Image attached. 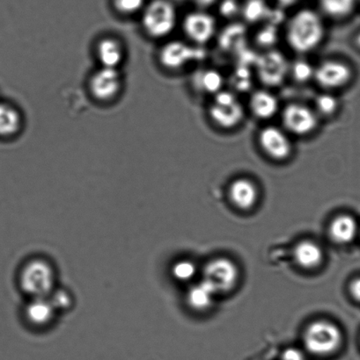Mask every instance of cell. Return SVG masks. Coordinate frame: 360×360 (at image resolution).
<instances>
[{"label": "cell", "mask_w": 360, "mask_h": 360, "mask_svg": "<svg viewBox=\"0 0 360 360\" xmlns=\"http://www.w3.org/2000/svg\"><path fill=\"white\" fill-rule=\"evenodd\" d=\"M280 360H306V355L301 349L289 347L282 352Z\"/></svg>", "instance_id": "cell-32"}, {"label": "cell", "mask_w": 360, "mask_h": 360, "mask_svg": "<svg viewBox=\"0 0 360 360\" xmlns=\"http://www.w3.org/2000/svg\"><path fill=\"white\" fill-rule=\"evenodd\" d=\"M49 302L56 310H63L68 309L72 303L70 295L63 290L52 291L48 296Z\"/></svg>", "instance_id": "cell-31"}, {"label": "cell", "mask_w": 360, "mask_h": 360, "mask_svg": "<svg viewBox=\"0 0 360 360\" xmlns=\"http://www.w3.org/2000/svg\"><path fill=\"white\" fill-rule=\"evenodd\" d=\"M209 116L218 128L232 129L241 124L245 110L235 93L222 90L214 95L209 107Z\"/></svg>", "instance_id": "cell-4"}, {"label": "cell", "mask_w": 360, "mask_h": 360, "mask_svg": "<svg viewBox=\"0 0 360 360\" xmlns=\"http://www.w3.org/2000/svg\"><path fill=\"white\" fill-rule=\"evenodd\" d=\"M239 270L232 260L218 257L204 266L203 280L213 285L218 294L232 290L237 284Z\"/></svg>", "instance_id": "cell-11"}, {"label": "cell", "mask_w": 360, "mask_h": 360, "mask_svg": "<svg viewBox=\"0 0 360 360\" xmlns=\"http://www.w3.org/2000/svg\"><path fill=\"white\" fill-rule=\"evenodd\" d=\"M182 30L194 44L204 45L213 40L216 34V20L203 9L193 11L183 19Z\"/></svg>", "instance_id": "cell-13"}, {"label": "cell", "mask_w": 360, "mask_h": 360, "mask_svg": "<svg viewBox=\"0 0 360 360\" xmlns=\"http://www.w3.org/2000/svg\"><path fill=\"white\" fill-rule=\"evenodd\" d=\"M260 149L271 160L278 162L287 160L292 156V143L287 133L277 126L268 125L259 133Z\"/></svg>", "instance_id": "cell-10"}, {"label": "cell", "mask_w": 360, "mask_h": 360, "mask_svg": "<svg viewBox=\"0 0 360 360\" xmlns=\"http://www.w3.org/2000/svg\"><path fill=\"white\" fill-rule=\"evenodd\" d=\"M281 118L285 131L297 136L311 135L319 125V115L316 112L301 103L285 105Z\"/></svg>", "instance_id": "cell-8"}, {"label": "cell", "mask_w": 360, "mask_h": 360, "mask_svg": "<svg viewBox=\"0 0 360 360\" xmlns=\"http://www.w3.org/2000/svg\"><path fill=\"white\" fill-rule=\"evenodd\" d=\"M204 58L206 52L203 49L176 40L166 42L158 52L159 63L169 72H178Z\"/></svg>", "instance_id": "cell-7"}, {"label": "cell", "mask_w": 360, "mask_h": 360, "mask_svg": "<svg viewBox=\"0 0 360 360\" xmlns=\"http://www.w3.org/2000/svg\"><path fill=\"white\" fill-rule=\"evenodd\" d=\"M294 257L299 266L306 270L319 267L323 260V252L316 243L305 240L294 247Z\"/></svg>", "instance_id": "cell-18"}, {"label": "cell", "mask_w": 360, "mask_h": 360, "mask_svg": "<svg viewBox=\"0 0 360 360\" xmlns=\"http://www.w3.org/2000/svg\"><path fill=\"white\" fill-rule=\"evenodd\" d=\"M24 117L19 108L8 102H0V137L11 139L19 135Z\"/></svg>", "instance_id": "cell-17"}, {"label": "cell", "mask_w": 360, "mask_h": 360, "mask_svg": "<svg viewBox=\"0 0 360 360\" xmlns=\"http://www.w3.org/2000/svg\"><path fill=\"white\" fill-rule=\"evenodd\" d=\"M323 13L333 19H343L354 12L357 0H318Z\"/></svg>", "instance_id": "cell-23"}, {"label": "cell", "mask_w": 360, "mask_h": 360, "mask_svg": "<svg viewBox=\"0 0 360 360\" xmlns=\"http://www.w3.org/2000/svg\"><path fill=\"white\" fill-rule=\"evenodd\" d=\"M256 65L261 82L264 86L274 87L284 82L289 74L290 63L281 52L268 49V51L256 58Z\"/></svg>", "instance_id": "cell-9"}, {"label": "cell", "mask_w": 360, "mask_h": 360, "mask_svg": "<svg viewBox=\"0 0 360 360\" xmlns=\"http://www.w3.org/2000/svg\"><path fill=\"white\" fill-rule=\"evenodd\" d=\"M199 9H206L218 2V0H190Z\"/></svg>", "instance_id": "cell-33"}, {"label": "cell", "mask_w": 360, "mask_h": 360, "mask_svg": "<svg viewBox=\"0 0 360 360\" xmlns=\"http://www.w3.org/2000/svg\"><path fill=\"white\" fill-rule=\"evenodd\" d=\"M140 18L144 33L154 40L167 38L178 25V11L170 0H153L147 3Z\"/></svg>", "instance_id": "cell-2"}, {"label": "cell", "mask_w": 360, "mask_h": 360, "mask_svg": "<svg viewBox=\"0 0 360 360\" xmlns=\"http://www.w3.org/2000/svg\"><path fill=\"white\" fill-rule=\"evenodd\" d=\"M54 271L44 260H32L21 271V288L35 298H47L54 288Z\"/></svg>", "instance_id": "cell-6"}, {"label": "cell", "mask_w": 360, "mask_h": 360, "mask_svg": "<svg viewBox=\"0 0 360 360\" xmlns=\"http://www.w3.org/2000/svg\"><path fill=\"white\" fill-rule=\"evenodd\" d=\"M146 5L144 0H113V7L116 12L125 17L141 14Z\"/></svg>", "instance_id": "cell-27"}, {"label": "cell", "mask_w": 360, "mask_h": 360, "mask_svg": "<svg viewBox=\"0 0 360 360\" xmlns=\"http://www.w3.org/2000/svg\"><path fill=\"white\" fill-rule=\"evenodd\" d=\"M256 44L261 46V47L266 48L267 49H271V48L275 44V42L278 40V32L276 26L273 24L267 25L257 33Z\"/></svg>", "instance_id": "cell-29"}, {"label": "cell", "mask_w": 360, "mask_h": 360, "mask_svg": "<svg viewBox=\"0 0 360 360\" xmlns=\"http://www.w3.org/2000/svg\"><path fill=\"white\" fill-rule=\"evenodd\" d=\"M54 312L55 309L48 298H35L27 306L26 316L31 323L37 326H44L51 323Z\"/></svg>", "instance_id": "cell-22"}, {"label": "cell", "mask_w": 360, "mask_h": 360, "mask_svg": "<svg viewBox=\"0 0 360 360\" xmlns=\"http://www.w3.org/2000/svg\"><path fill=\"white\" fill-rule=\"evenodd\" d=\"M350 291L352 297L360 302V278L352 282Z\"/></svg>", "instance_id": "cell-34"}, {"label": "cell", "mask_w": 360, "mask_h": 360, "mask_svg": "<svg viewBox=\"0 0 360 360\" xmlns=\"http://www.w3.org/2000/svg\"><path fill=\"white\" fill-rule=\"evenodd\" d=\"M249 107L256 118L266 121L278 114L280 110V102L271 91L257 90L250 96Z\"/></svg>", "instance_id": "cell-16"}, {"label": "cell", "mask_w": 360, "mask_h": 360, "mask_svg": "<svg viewBox=\"0 0 360 360\" xmlns=\"http://www.w3.org/2000/svg\"><path fill=\"white\" fill-rule=\"evenodd\" d=\"M276 1L278 4V6L282 7V8H285V7L294 5L298 0H276Z\"/></svg>", "instance_id": "cell-35"}, {"label": "cell", "mask_w": 360, "mask_h": 360, "mask_svg": "<svg viewBox=\"0 0 360 360\" xmlns=\"http://www.w3.org/2000/svg\"><path fill=\"white\" fill-rule=\"evenodd\" d=\"M326 28L322 17L315 10L299 9L287 21L285 38L298 54L315 51L325 38Z\"/></svg>", "instance_id": "cell-1"}, {"label": "cell", "mask_w": 360, "mask_h": 360, "mask_svg": "<svg viewBox=\"0 0 360 360\" xmlns=\"http://www.w3.org/2000/svg\"><path fill=\"white\" fill-rule=\"evenodd\" d=\"M303 341L309 354L326 357L338 351L343 342V335L334 323L317 321L306 328Z\"/></svg>", "instance_id": "cell-3"}, {"label": "cell", "mask_w": 360, "mask_h": 360, "mask_svg": "<svg viewBox=\"0 0 360 360\" xmlns=\"http://www.w3.org/2000/svg\"><path fill=\"white\" fill-rule=\"evenodd\" d=\"M229 196L235 207L242 210H249L259 200V189L252 180L237 179L231 184Z\"/></svg>", "instance_id": "cell-15"}, {"label": "cell", "mask_w": 360, "mask_h": 360, "mask_svg": "<svg viewBox=\"0 0 360 360\" xmlns=\"http://www.w3.org/2000/svg\"><path fill=\"white\" fill-rule=\"evenodd\" d=\"M289 74L296 82L304 84L314 79L315 67L304 59L296 60L290 63Z\"/></svg>", "instance_id": "cell-26"}, {"label": "cell", "mask_w": 360, "mask_h": 360, "mask_svg": "<svg viewBox=\"0 0 360 360\" xmlns=\"http://www.w3.org/2000/svg\"><path fill=\"white\" fill-rule=\"evenodd\" d=\"M224 77L215 69L199 70L192 77L193 86L199 93L214 95L223 90Z\"/></svg>", "instance_id": "cell-19"}, {"label": "cell", "mask_w": 360, "mask_h": 360, "mask_svg": "<svg viewBox=\"0 0 360 360\" xmlns=\"http://www.w3.org/2000/svg\"><path fill=\"white\" fill-rule=\"evenodd\" d=\"M271 7L266 0H246L241 6L242 17L248 23H257L266 19Z\"/></svg>", "instance_id": "cell-24"}, {"label": "cell", "mask_w": 360, "mask_h": 360, "mask_svg": "<svg viewBox=\"0 0 360 360\" xmlns=\"http://www.w3.org/2000/svg\"><path fill=\"white\" fill-rule=\"evenodd\" d=\"M218 13L225 19L232 18L241 13V3L238 0H218Z\"/></svg>", "instance_id": "cell-30"}, {"label": "cell", "mask_w": 360, "mask_h": 360, "mask_svg": "<svg viewBox=\"0 0 360 360\" xmlns=\"http://www.w3.org/2000/svg\"><path fill=\"white\" fill-rule=\"evenodd\" d=\"M356 44H357V45L360 48V33L358 34L357 38H356Z\"/></svg>", "instance_id": "cell-36"}, {"label": "cell", "mask_w": 360, "mask_h": 360, "mask_svg": "<svg viewBox=\"0 0 360 360\" xmlns=\"http://www.w3.org/2000/svg\"><path fill=\"white\" fill-rule=\"evenodd\" d=\"M217 295L218 292L213 285L203 280L190 289L188 295H187V301L193 309L197 310V311H204V310L211 308Z\"/></svg>", "instance_id": "cell-21"}, {"label": "cell", "mask_w": 360, "mask_h": 360, "mask_svg": "<svg viewBox=\"0 0 360 360\" xmlns=\"http://www.w3.org/2000/svg\"><path fill=\"white\" fill-rule=\"evenodd\" d=\"M352 79L350 66L340 60H324L315 68L314 79L326 91H334L347 86Z\"/></svg>", "instance_id": "cell-12"}, {"label": "cell", "mask_w": 360, "mask_h": 360, "mask_svg": "<svg viewBox=\"0 0 360 360\" xmlns=\"http://www.w3.org/2000/svg\"><path fill=\"white\" fill-rule=\"evenodd\" d=\"M94 56L99 66L120 69L127 58L126 46L121 39L114 35H106L95 44Z\"/></svg>", "instance_id": "cell-14"}, {"label": "cell", "mask_w": 360, "mask_h": 360, "mask_svg": "<svg viewBox=\"0 0 360 360\" xmlns=\"http://www.w3.org/2000/svg\"><path fill=\"white\" fill-rule=\"evenodd\" d=\"M358 224L355 219L349 215H340L331 222L330 235L335 243L347 245L357 236Z\"/></svg>", "instance_id": "cell-20"}, {"label": "cell", "mask_w": 360, "mask_h": 360, "mask_svg": "<svg viewBox=\"0 0 360 360\" xmlns=\"http://www.w3.org/2000/svg\"><path fill=\"white\" fill-rule=\"evenodd\" d=\"M173 276L178 281H192L197 274L195 264L190 260H181L175 263L172 268Z\"/></svg>", "instance_id": "cell-28"}, {"label": "cell", "mask_w": 360, "mask_h": 360, "mask_svg": "<svg viewBox=\"0 0 360 360\" xmlns=\"http://www.w3.org/2000/svg\"><path fill=\"white\" fill-rule=\"evenodd\" d=\"M123 87L125 79L120 69L99 66L87 81L91 97L100 103H111L118 100L123 93Z\"/></svg>", "instance_id": "cell-5"}, {"label": "cell", "mask_w": 360, "mask_h": 360, "mask_svg": "<svg viewBox=\"0 0 360 360\" xmlns=\"http://www.w3.org/2000/svg\"><path fill=\"white\" fill-rule=\"evenodd\" d=\"M316 114L324 117H330L334 115L340 108V101L330 91L321 94L315 101Z\"/></svg>", "instance_id": "cell-25"}]
</instances>
